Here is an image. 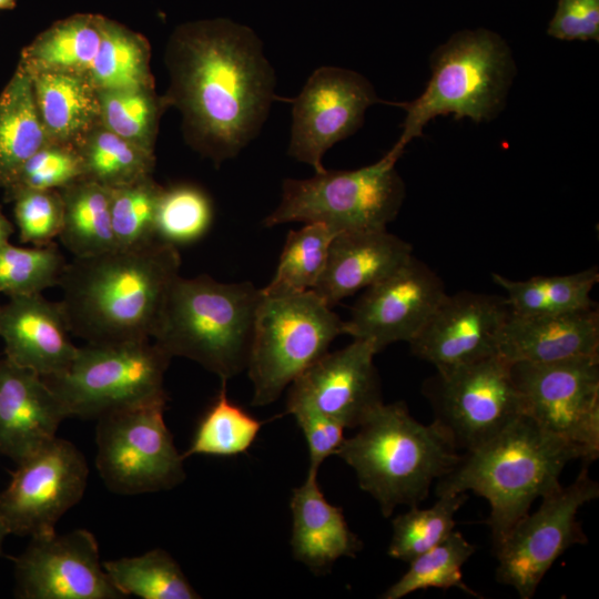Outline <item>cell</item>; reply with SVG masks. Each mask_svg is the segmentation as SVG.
I'll list each match as a JSON object with an SVG mask.
<instances>
[{"label": "cell", "instance_id": "6da1fadb", "mask_svg": "<svg viewBox=\"0 0 599 599\" xmlns=\"http://www.w3.org/2000/svg\"><path fill=\"white\" fill-rule=\"evenodd\" d=\"M169 106L185 142L220 166L260 133L275 98L274 69L247 27L216 19L182 24L165 50Z\"/></svg>", "mask_w": 599, "mask_h": 599}, {"label": "cell", "instance_id": "7a4b0ae2", "mask_svg": "<svg viewBox=\"0 0 599 599\" xmlns=\"http://www.w3.org/2000/svg\"><path fill=\"white\" fill-rule=\"evenodd\" d=\"M180 267L177 247L159 240L73 257L59 283L71 334L90 344L152 339Z\"/></svg>", "mask_w": 599, "mask_h": 599}, {"label": "cell", "instance_id": "3957f363", "mask_svg": "<svg viewBox=\"0 0 599 599\" xmlns=\"http://www.w3.org/2000/svg\"><path fill=\"white\" fill-rule=\"evenodd\" d=\"M576 459L589 465L581 448L522 414L485 444L460 454L437 480L436 496L473 491L485 498L496 548L536 499L561 485V473Z\"/></svg>", "mask_w": 599, "mask_h": 599}, {"label": "cell", "instance_id": "277c9868", "mask_svg": "<svg viewBox=\"0 0 599 599\" xmlns=\"http://www.w3.org/2000/svg\"><path fill=\"white\" fill-rule=\"evenodd\" d=\"M357 428L335 455L353 468L384 517L399 505L418 506L460 457L436 423H419L403 402L379 404Z\"/></svg>", "mask_w": 599, "mask_h": 599}, {"label": "cell", "instance_id": "5b68a950", "mask_svg": "<svg viewBox=\"0 0 599 599\" xmlns=\"http://www.w3.org/2000/svg\"><path fill=\"white\" fill-rule=\"evenodd\" d=\"M261 288L207 275L174 281L152 341L171 357L196 362L229 380L246 369Z\"/></svg>", "mask_w": 599, "mask_h": 599}, {"label": "cell", "instance_id": "8992f818", "mask_svg": "<svg viewBox=\"0 0 599 599\" xmlns=\"http://www.w3.org/2000/svg\"><path fill=\"white\" fill-rule=\"evenodd\" d=\"M430 79L406 111L403 132L390 149L402 155L438 115L490 121L502 110L515 77V62L505 40L486 30H464L439 45L430 58Z\"/></svg>", "mask_w": 599, "mask_h": 599}, {"label": "cell", "instance_id": "52a82bcc", "mask_svg": "<svg viewBox=\"0 0 599 599\" xmlns=\"http://www.w3.org/2000/svg\"><path fill=\"white\" fill-rule=\"evenodd\" d=\"M400 156L390 150L377 162L351 171L324 170L304 180L286 179L266 227L290 222H318L334 233L387 229L405 199L396 170Z\"/></svg>", "mask_w": 599, "mask_h": 599}, {"label": "cell", "instance_id": "ba28073f", "mask_svg": "<svg viewBox=\"0 0 599 599\" xmlns=\"http://www.w3.org/2000/svg\"><path fill=\"white\" fill-rule=\"evenodd\" d=\"M342 334L344 321L313 291L262 294L246 365L252 405L274 403Z\"/></svg>", "mask_w": 599, "mask_h": 599}, {"label": "cell", "instance_id": "9c48e42d", "mask_svg": "<svg viewBox=\"0 0 599 599\" xmlns=\"http://www.w3.org/2000/svg\"><path fill=\"white\" fill-rule=\"evenodd\" d=\"M171 356L152 339L78 347L63 373L44 378L69 417L84 419L126 406L166 400Z\"/></svg>", "mask_w": 599, "mask_h": 599}, {"label": "cell", "instance_id": "30bf717a", "mask_svg": "<svg viewBox=\"0 0 599 599\" xmlns=\"http://www.w3.org/2000/svg\"><path fill=\"white\" fill-rule=\"evenodd\" d=\"M166 400L136 404L97 418V469L109 490L140 495L176 487L184 458L164 422Z\"/></svg>", "mask_w": 599, "mask_h": 599}, {"label": "cell", "instance_id": "8fae6325", "mask_svg": "<svg viewBox=\"0 0 599 599\" xmlns=\"http://www.w3.org/2000/svg\"><path fill=\"white\" fill-rule=\"evenodd\" d=\"M426 395L434 409L433 422L464 453L485 444L524 414L511 364L498 354L437 369Z\"/></svg>", "mask_w": 599, "mask_h": 599}, {"label": "cell", "instance_id": "7c38bea8", "mask_svg": "<svg viewBox=\"0 0 599 599\" xmlns=\"http://www.w3.org/2000/svg\"><path fill=\"white\" fill-rule=\"evenodd\" d=\"M599 496V485L583 464L568 486L541 497L532 514L522 517L495 548L498 582L514 588L521 599L534 597L540 581L568 548L586 544L577 520L579 509Z\"/></svg>", "mask_w": 599, "mask_h": 599}, {"label": "cell", "instance_id": "4fadbf2b", "mask_svg": "<svg viewBox=\"0 0 599 599\" xmlns=\"http://www.w3.org/2000/svg\"><path fill=\"white\" fill-rule=\"evenodd\" d=\"M524 414L581 448L599 455V354L550 363L511 364Z\"/></svg>", "mask_w": 599, "mask_h": 599}, {"label": "cell", "instance_id": "5bb4252c", "mask_svg": "<svg viewBox=\"0 0 599 599\" xmlns=\"http://www.w3.org/2000/svg\"><path fill=\"white\" fill-rule=\"evenodd\" d=\"M88 475L83 454L57 436L11 473L0 491V520L19 536L55 532L59 519L83 497Z\"/></svg>", "mask_w": 599, "mask_h": 599}, {"label": "cell", "instance_id": "9a60e30c", "mask_svg": "<svg viewBox=\"0 0 599 599\" xmlns=\"http://www.w3.org/2000/svg\"><path fill=\"white\" fill-rule=\"evenodd\" d=\"M376 103L380 99L364 75L339 67L316 69L292 100L288 155L315 173L324 171L326 151L354 134Z\"/></svg>", "mask_w": 599, "mask_h": 599}, {"label": "cell", "instance_id": "2e32d148", "mask_svg": "<svg viewBox=\"0 0 599 599\" xmlns=\"http://www.w3.org/2000/svg\"><path fill=\"white\" fill-rule=\"evenodd\" d=\"M17 596L22 599H122L100 560L92 532L31 537L22 554L12 557Z\"/></svg>", "mask_w": 599, "mask_h": 599}, {"label": "cell", "instance_id": "e0dca14e", "mask_svg": "<svg viewBox=\"0 0 599 599\" xmlns=\"http://www.w3.org/2000/svg\"><path fill=\"white\" fill-rule=\"evenodd\" d=\"M446 295L441 278L413 255L365 288L344 321V334L372 343L377 353L395 342L409 343Z\"/></svg>", "mask_w": 599, "mask_h": 599}, {"label": "cell", "instance_id": "ac0fdd59", "mask_svg": "<svg viewBox=\"0 0 599 599\" xmlns=\"http://www.w3.org/2000/svg\"><path fill=\"white\" fill-rule=\"evenodd\" d=\"M376 354L363 339L325 353L290 384L286 413H316L344 428H357L383 403Z\"/></svg>", "mask_w": 599, "mask_h": 599}, {"label": "cell", "instance_id": "d6986e66", "mask_svg": "<svg viewBox=\"0 0 599 599\" xmlns=\"http://www.w3.org/2000/svg\"><path fill=\"white\" fill-rule=\"evenodd\" d=\"M509 315L505 296L467 291L447 294L408 344L415 356L436 369L456 367L497 354Z\"/></svg>", "mask_w": 599, "mask_h": 599}, {"label": "cell", "instance_id": "ffe728a7", "mask_svg": "<svg viewBox=\"0 0 599 599\" xmlns=\"http://www.w3.org/2000/svg\"><path fill=\"white\" fill-rule=\"evenodd\" d=\"M68 417L42 376L7 357L0 361V453L20 464L54 439Z\"/></svg>", "mask_w": 599, "mask_h": 599}, {"label": "cell", "instance_id": "44dd1931", "mask_svg": "<svg viewBox=\"0 0 599 599\" xmlns=\"http://www.w3.org/2000/svg\"><path fill=\"white\" fill-rule=\"evenodd\" d=\"M60 302L41 293L9 296L1 306L0 337L6 357L43 378L68 369L78 347Z\"/></svg>", "mask_w": 599, "mask_h": 599}, {"label": "cell", "instance_id": "7402d4cb", "mask_svg": "<svg viewBox=\"0 0 599 599\" xmlns=\"http://www.w3.org/2000/svg\"><path fill=\"white\" fill-rule=\"evenodd\" d=\"M412 256V245L387 229L337 233L331 241L323 273L312 291L333 307L385 278Z\"/></svg>", "mask_w": 599, "mask_h": 599}, {"label": "cell", "instance_id": "603a6c76", "mask_svg": "<svg viewBox=\"0 0 599 599\" xmlns=\"http://www.w3.org/2000/svg\"><path fill=\"white\" fill-rule=\"evenodd\" d=\"M497 354L510 364L550 363L599 354L596 306L554 315L510 313L497 342Z\"/></svg>", "mask_w": 599, "mask_h": 599}, {"label": "cell", "instance_id": "cb8c5ba5", "mask_svg": "<svg viewBox=\"0 0 599 599\" xmlns=\"http://www.w3.org/2000/svg\"><path fill=\"white\" fill-rule=\"evenodd\" d=\"M317 473L307 471L304 483L293 489L290 501L292 555L315 573L326 572L342 557H356L363 548L342 508L326 500Z\"/></svg>", "mask_w": 599, "mask_h": 599}, {"label": "cell", "instance_id": "d4e9b609", "mask_svg": "<svg viewBox=\"0 0 599 599\" xmlns=\"http://www.w3.org/2000/svg\"><path fill=\"white\" fill-rule=\"evenodd\" d=\"M29 74L49 141L77 145L101 123L99 89L89 77L50 71Z\"/></svg>", "mask_w": 599, "mask_h": 599}, {"label": "cell", "instance_id": "484cf974", "mask_svg": "<svg viewBox=\"0 0 599 599\" xmlns=\"http://www.w3.org/2000/svg\"><path fill=\"white\" fill-rule=\"evenodd\" d=\"M101 14L77 13L40 32L20 53L29 72H65L89 77L102 39Z\"/></svg>", "mask_w": 599, "mask_h": 599}, {"label": "cell", "instance_id": "4316f807", "mask_svg": "<svg viewBox=\"0 0 599 599\" xmlns=\"http://www.w3.org/2000/svg\"><path fill=\"white\" fill-rule=\"evenodd\" d=\"M48 141L31 77L19 61L0 93V187Z\"/></svg>", "mask_w": 599, "mask_h": 599}, {"label": "cell", "instance_id": "83f0119b", "mask_svg": "<svg viewBox=\"0 0 599 599\" xmlns=\"http://www.w3.org/2000/svg\"><path fill=\"white\" fill-rule=\"evenodd\" d=\"M493 281L506 292L510 313L518 316L554 315L596 306L590 294L599 282L596 266L566 275L510 280L498 273Z\"/></svg>", "mask_w": 599, "mask_h": 599}, {"label": "cell", "instance_id": "f1b7e54d", "mask_svg": "<svg viewBox=\"0 0 599 599\" xmlns=\"http://www.w3.org/2000/svg\"><path fill=\"white\" fill-rule=\"evenodd\" d=\"M59 191L63 200L59 238L73 257L92 256L115 248L110 189L81 179Z\"/></svg>", "mask_w": 599, "mask_h": 599}, {"label": "cell", "instance_id": "f546056e", "mask_svg": "<svg viewBox=\"0 0 599 599\" xmlns=\"http://www.w3.org/2000/svg\"><path fill=\"white\" fill-rule=\"evenodd\" d=\"M149 41L125 26L102 18V39L89 78L99 89L154 88Z\"/></svg>", "mask_w": 599, "mask_h": 599}, {"label": "cell", "instance_id": "4dcf8cb0", "mask_svg": "<svg viewBox=\"0 0 599 599\" xmlns=\"http://www.w3.org/2000/svg\"><path fill=\"white\" fill-rule=\"evenodd\" d=\"M113 586L142 599H199L179 564L163 549L102 562Z\"/></svg>", "mask_w": 599, "mask_h": 599}, {"label": "cell", "instance_id": "1f68e13d", "mask_svg": "<svg viewBox=\"0 0 599 599\" xmlns=\"http://www.w3.org/2000/svg\"><path fill=\"white\" fill-rule=\"evenodd\" d=\"M84 166V179L109 189L152 176L155 154L111 132L101 123L77 145Z\"/></svg>", "mask_w": 599, "mask_h": 599}, {"label": "cell", "instance_id": "d6a6232c", "mask_svg": "<svg viewBox=\"0 0 599 599\" xmlns=\"http://www.w3.org/2000/svg\"><path fill=\"white\" fill-rule=\"evenodd\" d=\"M336 235L327 225L306 223L290 231L271 282L261 288L263 295L283 296L312 291L327 258L331 241Z\"/></svg>", "mask_w": 599, "mask_h": 599}, {"label": "cell", "instance_id": "836d02e7", "mask_svg": "<svg viewBox=\"0 0 599 599\" xmlns=\"http://www.w3.org/2000/svg\"><path fill=\"white\" fill-rule=\"evenodd\" d=\"M100 121L111 132L154 153L161 115L169 108L155 88L99 90Z\"/></svg>", "mask_w": 599, "mask_h": 599}, {"label": "cell", "instance_id": "e575fe53", "mask_svg": "<svg viewBox=\"0 0 599 599\" xmlns=\"http://www.w3.org/2000/svg\"><path fill=\"white\" fill-rule=\"evenodd\" d=\"M226 382L201 418L183 458L193 455L231 457L246 453L256 439L263 422L234 404L226 393Z\"/></svg>", "mask_w": 599, "mask_h": 599}, {"label": "cell", "instance_id": "d590c367", "mask_svg": "<svg viewBox=\"0 0 599 599\" xmlns=\"http://www.w3.org/2000/svg\"><path fill=\"white\" fill-rule=\"evenodd\" d=\"M476 547L459 531L409 561L407 571L380 598L400 599L414 591L457 588L477 596L463 580V566L474 555Z\"/></svg>", "mask_w": 599, "mask_h": 599}, {"label": "cell", "instance_id": "8d00e7d4", "mask_svg": "<svg viewBox=\"0 0 599 599\" xmlns=\"http://www.w3.org/2000/svg\"><path fill=\"white\" fill-rule=\"evenodd\" d=\"M467 499V493H446L437 496L429 508L409 507L392 521L389 557L409 562L435 547L454 530L455 515Z\"/></svg>", "mask_w": 599, "mask_h": 599}, {"label": "cell", "instance_id": "74e56055", "mask_svg": "<svg viewBox=\"0 0 599 599\" xmlns=\"http://www.w3.org/2000/svg\"><path fill=\"white\" fill-rule=\"evenodd\" d=\"M213 202L200 186L190 183L163 187L155 217V237L173 246L202 238L211 227Z\"/></svg>", "mask_w": 599, "mask_h": 599}, {"label": "cell", "instance_id": "f35d334b", "mask_svg": "<svg viewBox=\"0 0 599 599\" xmlns=\"http://www.w3.org/2000/svg\"><path fill=\"white\" fill-rule=\"evenodd\" d=\"M67 264L54 242L31 247L8 242L0 246V293L8 296L42 293L59 285Z\"/></svg>", "mask_w": 599, "mask_h": 599}, {"label": "cell", "instance_id": "ab89813d", "mask_svg": "<svg viewBox=\"0 0 599 599\" xmlns=\"http://www.w3.org/2000/svg\"><path fill=\"white\" fill-rule=\"evenodd\" d=\"M163 186L152 176L110 189L111 224L118 248L148 244L155 237V217Z\"/></svg>", "mask_w": 599, "mask_h": 599}, {"label": "cell", "instance_id": "60d3db41", "mask_svg": "<svg viewBox=\"0 0 599 599\" xmlns=\"http://www.w3.org/2000/svg\"><path fill=\"white\" fill-rule=\"evenodd\" d=\"M84 179V166L73 144L48 141L29 156L1 186L6 202L32 190H60Z\"/></svg>", "mask_w": 599, "mask_h": 599}, {"label": "cell", "instance_id": "b9f144b4", "mask_svg": "<svg viewBox=\"0 0 599 599\" xmlns=\"http://www.w3.org/2000/svg\"><path fill=\"white\" fill-rule=\"evenodd\" d=\"M12 202L20 242L44 246L59 237L63 224V200L59 190L24 191Z\"/></svg>", "mask_w": 599, "mask_h": 599}, {"label": "cell", "instance_id": "7bdbcfd3", "mask_svg": "<svg viewBox=\"0 0 599 599\" xmlns=\"http://www.w3.org/2000/svg\"><path fill=\"white\" fill-rule=\"evenodd\" d=\"M548 34L566 41L599 39V0H558Z\"/></svg>", "mask_w": 599, "mask_h": 599}, {"label": "cell", "instance_id": "ee69618b", "mask_svg": "<svg viewBox=\"0 0 599 599\" xmlns=\"http://www.w3.org/2000/svg\"><path fill=\"white\" fill-rule=\"evenodd\" d=\"M302 429L308 449V470L318 471L322 463L335 455L343 443L344 427L328 417L311 412L293 414Z\"/></svg>", "mask_w": 599, "mask_h": 599}, {"label": "cell", "instance_id": "f6af8a7d", "mask_svg": "<svg viewBox=\"0 0 599 599\" xmlns=\"http://www.w3.org/2000/svg\"><path fill=\"white\" fill-rule=\"evenodd\" d=\"M13 232H14L13 224L3 214L0 206V246L9 242L10 236L12 235Z\"/></svg>", "mask_w": 599, "mask_h": 599}, {"label": "cell", "instance_id": "bcb514c9", "mask_svg": "<svg viewBox=\"0 0 599 599\" xmlns=\"http://www.w3.org/2000/svg\"><path fill=\"white\" fill-rule=\"evenodd\" d=\"M7 535H9V531L4 524L0 520V556H2V545Z\"/></svg>", "mask_w": 599, "mask_h": 599}, {"label": "cell", "instance_id": "7dc6e473", "mask_svg": "<svg viewBox=\"0 0 599 599\" xmlns=\"http://www.w3.org/2000/svg\"><path fill=\"white\" fill-rule=\"evenodd\" d=\"M16 6V0H0V10H12Z\"/></svg>", "mask_w": 599, "mask_h": 599}, {"label": "cell", "instance_id": "c3c4849f", "mask_svg": "<svg viewBox=\"0 0 599 599\" xmlns=\"http://www.w3.org/2000/svg\"><path fill=\"white\" fill-rule=\"evenodd\" d=\"M0 312H1V305H0Z\"/></svg>", "mask_w": 599, "mask_h": 599}]
</instances>
